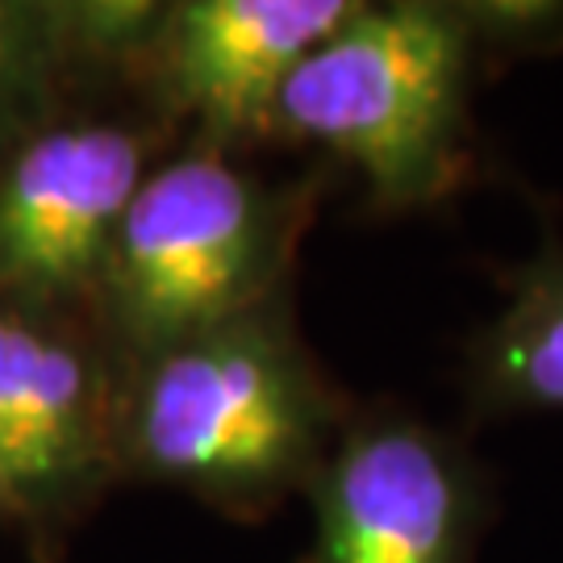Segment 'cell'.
Instances as JSON below:
<instances>
[{"mask_svg":"<svg viewBox=\"0 0 563 563\" xmlns=\"http://www.w3.org/2000/svg\"><path fill=\"white\" fill-rule=\"evenodd\" d=\"M351 413L297 334L288 292L118 367L121 481L255 522L313 484Z\"/></svg>","mask_w":563,"mask_h":563,"instance_id":"obj_1","label":"cell"},{"mask_svg":"<svg viewBox=\"0 0 563 563\" xmlns=\"http://www.w3.org/2000/svg\"><path fill=\"white\" fill-rule=\"evenodd\" d=\"M313 180L272 184L222 146L163 159L130 201L92 297L113 367L292 292Z\"/></svg>","mask_w":563,"mask_h":563,"instance_id":"obj_2","label":"cell"},{"mask_svg":"<svg viewBox=\"0 0 563 563\" xmlns=\"http://www.w3.org/2000/svg\"><path fill=\"white\" fill-rule=\"evenodd\" d=\"M476 51L460 4L360 0L288 76L267 139L325 146L360 172L376 209L439 205L467 172Z\"/></svg>","mask_w":563,"mask_h":563,"instance_id":"obj_3","label":"cell"},{"mask_svg":"<svg viewBox=\"0 0 563 563\" xmlns=\"http://www.w3.org/2000/svg\"><path fill=\"white\" fill-rule=\"evenodd\" d=\"M163 142L151 121L80 109L25 134L0 159V301L88 322L109 246Z\"/></svg>","mask_w":563,"mask_h":563,"instance_id":"obj_4","label":"cell"},{"mask_svg":"<svg viewBox=\"0 0 563 563\" xmlns=\"http://www.w3.org/2000/svg\"><path fill=\"white\" fill-rule=\"evenodd\" d=\"M113 401L118 367L92 325L0 301V476L30 551H59L121 481Z\"/></svg>","mask_w":563,"mask_h":563,"instance_id":"obj_5","label":"cell"},{"mask_svg":"<svg viewBox=\"0 0 563 563\" xmlns=\"http://www.w3.org/2000/svg\"><path fill=\"white\" fill-rule=\"evenodd\" d=\"M305 497V563H476L488 522V481L467 446L393 409L351 413Z\"/></svg>","mask_w":563,"mask_h":563,"instance_id":"obj_6","label":"cell"},{"mask_svg":"<svg viewBox=\"0 0 563 563\" xmlns=\"http://www.w3.org/2000/svg\"><path fill=\"white\" fill-rule=\"evenodd\" d=\"M360 0H180L142 67L163 118H188L205 146L267 139L276 97Z\"/></svg>","mask_w":563,"mask_h":563,"instance_id":"obj_7","label":"cell"},{"mask_svg":"<svg viewBox=\"0 0 563 563\" xmlns=\"http://www.w3.org/2000/svg\"><path fill=\"white\" fill-rule=\"evenodd\" d=\"M463 393L476 422L563 413V239L555 230L509 267L501 313L467 342Z\"/></svg>","mask_w":563,"mask_h":563,"instance_id":"obj_8","label":"cell"},{"mask_svg":"<svg viewBox=\"0 0 563 563\" xmlns=\"http://www.w3.org/2000/svg\"><path fill=\"white\" fill-rule=\"evenodd\" d=\"M76 80L59 0H0V159L67 109Z\"/></svg>","mask_w":563,"mask_h":563,"instance_id":"obj_9","label":"cell"},{"mask_svg":"<svg viewBox=\"0 0 563 563\" xmlns=\"http://www.w3.org/2000/svg\"><path fill=\"white\" fill-rule=\"evenodd\" d=\"M476 46L497 51H547L563 34V4H460Z\"/></svg>","mask_w":563,"mask_h":563,"instance_id":"obj_10","label":"cell"},{"mask_svg":"<svg viewBox=\"0 0 563 563\" xmlns=\"http://www.w3.org/2000/svg\"><path fill=\"white\" fill-rule=\"evenodd\" d=\"M0 522H18V501H13V493H9L4 476H0Z\"/></svg>","mask_w":563,"mask_h":563,"instance_id":"obj_11","label":"cell"},{"mask_svg":"<svg viewBox=\"0 0 563 563\" xmlns=\"http://www.w3.org/2000/svg\"><path fill=\"white\" fill-rule=\"evenodd\" d=\"M30 563H59V551H30Z\"/></svg>","mask_w":563,"mask_h":563,"instance_id":"obj_12","label":"cell"}]
</instances>
